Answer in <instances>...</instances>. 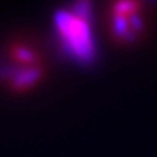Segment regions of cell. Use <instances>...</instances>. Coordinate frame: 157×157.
<instances>
[{
  "mask_svg": "<svg viewBox=\"0 0 157 157\" xmlns=\"http://www.w3.org/2000/svg\"><path fill=\"white\" fill-rule=\"evenodd\" d=\"M52 34L63 54L70 60L90 64L98 57V39L89 3L80 2L54 12Z\"/></svg>",
  "mask_w": 157,
  "mask_h": 157,
  "instance_id": "cell-1",
  "label": "cell"
},
{
  "mask_svg": "<svg viewBox=\"0 0 157 157\" xmlns=\"http://www.w3.org/2000/svg\"><path fill=\"white\" fill-rule=\"evenodd\" d=\"M112 32L124 41L134 39L143 29V13L140 6L131 2L113 5L111 12Z\"/></svg>",
  "mask_w": 157,
  "mask_h": 157,
  "instance_id": "cell-2",
  "label": "cell"
}]
</instances>
